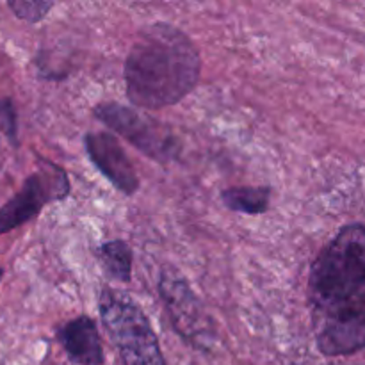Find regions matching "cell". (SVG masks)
<instances>
[{
    "mask_svg": "<svg viewBox=\"0 0 365 365\" xmlns=\"http://www.w3.org/2000/svg\"><path fill=\"white\" fill-rule=\"evenodd\" d=\"M57 341L66 351L71 365H102L103 348L96 323L78 316L57 328Z\"/></svg>",
    "mask_w": 365,
    "mask_h": 365,
    "instance_id": "9c48e42d",
    "label": "cell"
},
{
    "mask_svg": "<svg viewBox=\"0 0 365 365\" xmlns=\"http://www.w3.org/2000/svg\"><path fill=\"white\" fill-rule=\"evenodd\" d=\"M38 164L39 170L29 175L20 191L0 207V235L34 220L43 207L70 195V178L63 168L41 157Z\"/></svg>",
    "mask_w": 365,
    "mask_h": 365,
    "instance_id": "5b68a950",
    "label": "cell"
},
{
    "mask_svg": "<svg viewBox=\"0 0 365 365\" xmlns=\"http://www.w3.org/2000/svg\"><path fill=\"white\" fill-rule=\"evenodd\" d=\"M93 114L106 127L120 134L139 152L157 163L166 164L177 159L180 153V143L166 127L159 125L152 118L135 113L130 107L116 102H103L93 109Z\"/></svg>",
    "mask_w": 365,
    "mask_h": 365,
    "instance_id": "8992f818",
    "label": "cell"
},
{
    "mask_svg": "<svg viewBox=\"0 0 365 365\" xmlns=\"http://www.w3.org/2000/svg\"><path fill=\"white\" fill-rule=\"evenodd\" d=\"M96 260L109 280L128 284L132 280V248L123 239L107 241L96 248Z\"/></svg>",
    "mask_w": 365,
    "mask_h": 365,
    "instance_id": "30bf717a",
    "label": "cell"
},
{
    "mask_svg": "<svg viewBox=\"0 0 365 365\" xmlns=\"http://www.w3.org/2000/svg\"><path fill=\"white\" fill-rule=\"evenodd\" d=\"M9 9L16 14L20 20L29 24H38L48 14L53 7V2H43V0H9Z\"/></svg>",
    "mask_w": 365,
    "mask_h": 365,
    "instance_id": "7c38bea8",
    "label": "cell"
},
{
    "mask_svg": "<svg viewBox=\"0 0 365 365\" xmlns=\"http://www.w3.org/2000/svg\"><path fill=\"white\" fill-rule=\"evenodd\" d=\"M86 152L96 170L123 195L132 196L139 189V177L123 146L109 132H89L84 138Z\"/></svg>",
    "mask_w": 365,
    "mask_h": 365,
    "instance_id": "ba28073f",
    "label": "cell"
},
{
    "mask_svg": "<svg viewBox=\"0 0 365 365\" xmlns=\"http://www.w3.org/2000/svg\"><path fill=\"white\" fill-rule=\"evenodd\" d=\"M365 296V225L342 228L310 266L314 312Z\"/></svg>",
    "mask_w": 365,
    "mask_h": 365,
    "instance_id": "7a4b0ae2",
    "label": "cell"
},
{
    "mask_svg": "<svg viewBox=\"0 0 365 365\" xmlns=\"http://www.w3.org/2000/svg\"><path fill=\"white\" fill-rule=\"evenodd\" d=\"M200 73L202 57L195 41L164 21L139 31L123 68L128 100L148 110L182 102L196 88Z\"/></svg>",
    "mask_w": 365,
    "mask_h": 365,
    "instance_id": "6da1fadb",
    "label": "cell"
},
{
    "mask_svg": "<svg viewBox=\"0 0 365 365\" xmlns=\"http://www.w3.org/2000/svg\"><path fill=\"white\" fill-rule=\"evenodd\" d=\"M0 128L6 132L11 145H18V116L11 98H0Z\"/></svg>",
    "mask_w": 365,
    "mask_h": 365,
    "instance_id": "4fadbf2b",
    "label": "cell"
},
{
    "mask_svg": "<svg viewBox=\"0 0 365 365\" xmlns=\"http://www.w3.org/2000/svg\"><path fill=\"white\" fill-rule=\"evenodd\" d=\"M159 294L182 341L200 351H209L216 342V328L189 282L177 269L166 267L159 278Z\"/></svg>",
    "mask_w": 365,
    "mask_h": 365,
    "instance_id": "277c9868",
    "label": "cell"
},
{
    "mask_svg": "<svg viewBox=\"0 0 365 365\" xmlns=\"http://www.w3.org/2000/svg\"><path fill=\"white\" fill-rule=\"evenodd\" d=\"M98 310L103 328L125 365H166L148 317L127 292L102 287Z\"/></svg>",
    "mask_w": 365,
    "mask_h": 365,
    "instance_id": "3957f363",
    "label": "cell"
},
{
    "mask_svg": "<svg viewBox=\"0 0 365 365\" xmlns=\"http://www.w3.org/2000/svg\"><path fill=\"white\" fill-rule=\"evenodd\" d=\"M2 277H4V269L0 267V282H2Z\"/></svg>",
    "mask_w": 365,
    "mask_h": 365,
    "instance_id": "5bb4252c",
    "label": "cell"
},
{
    "mask_svg": "<svg viewBox=\"0 0 365 365\" xmlns=\"http://www.w3.org/2000/svg\"><path fill=\"white\" fill-rule=\"evenodd\" d=\"M221 200L232 212L259 216L269 209L271 187H228L221 191Z\"/></svg>",
    "mask_w": 365,
    "mask_h": 365,
    "instance_id": "8fae6325",
    "label": "cell"
},
{
    "mask_svg": "<svg viewBox=\"0 0 365 365\" xmlns=\"http://www.w3.org/2000/svg\"><path fill=\"white\" fill-rule=\"evenodd\" d=\"M316 344L324 356H346L365 349V296L314 312Z\"/></svg>",
    "mask_w": 365,
    "mask_h": 365,
    "instance_id": "52a82bcc",
    "label": "cell"
}]
</instances>
